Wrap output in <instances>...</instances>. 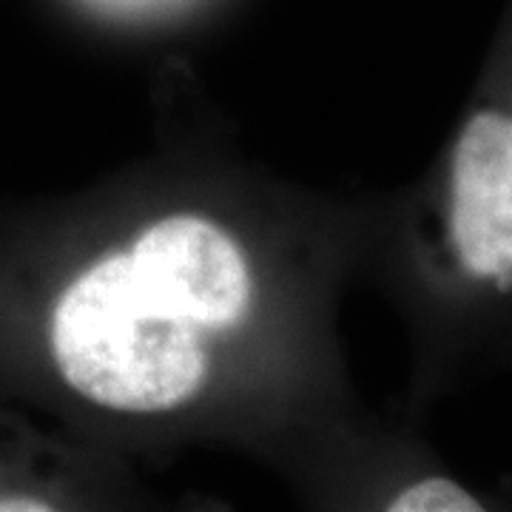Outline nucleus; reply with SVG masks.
Returning a JSON list of instances; mask_svg holds the SVG:
<instances>
[{
	"label": "nucleus",
	"mask_w": 512,
	"mask_h": 512,
	"mask_svg": "<svg viewBox=\"0 0 512 512\" xmlns=\"http://www.w3.org/2000/svg\"><path fill=\"white\" fill-rule=\"evenodd\" d=\"M384 510L390 512H481L487 510V501L467 490L461 481L450 476H424L413 484L402 487L393 495Z\"/></svg>",
	"instance_id": "20e7f679"
},
{
	"label": "nucleus",
	"mask_w": 512,
	"mask_h": 512,
	"mask_svg": "<svg viewBox=\"0 0 512 512\" xmlns=\"http://www.w3.org/2000/svg\"><path fill=\"white\" fill-rule=\"evenodd\" d=\"M63 382L83 399L128 413H160L200 393L205 328L134 248L72 279L49 319Z\"/></svg>",
	"instance_id": "f257e3e1"
},
{
	"label": "nucleus",
	"mask_w": 512,
	"mask_h": 512,
	"mask_svg": "<svg viewBox=\"0 0 512 512\" xmlns=\"http://www.w3.org/2000/svg\"><path fill=\"white\" fill-rule=\"evenodd\" d=\"M464 117L439 188L450 276L484 302L512 305V63Z\"/></svg>",
	"instance_id": "f03ea898"
},
{
	"label": "nucleus",
	"mask_w": 512,
	"mask_h": 512,
	"mask_svg": "<svg viewBox=\"0 0 512 512\" xmlns=\"http://www.w3.org/2000/svg\"><path fill=\"white\" fill-rule=\"evenodd\" d=\"M205 330H225L251 302L248 265L234 239L202 217H165L131 245Z\"/></svg>",
	"instance_id": "7ed1b4c3"
}]
</instances>
